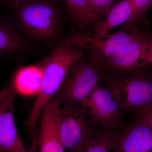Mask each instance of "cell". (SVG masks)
Here are the masks:
<instances>
[{
    "label": "cell",
    "instance_id": "cell-17",
    "mask_svg": "<svg viewBox=\"0 0 152 152\" xmlns=\"http://www.w3.org/2000/svg\"><path fill=\"white\" fill-rule=\"evenodd\" d=\"M134 11L131 20L126 23L119 31L129 32L137 28V26L145 15L152 4V0H131Z\"/></svg>",
    "mask_w": 152,
    "mask_h": 152
},
{
    "label": "cell",
    "instance_id": "cell-4",
    "mask_svg": "<svg viewBox=\"0 0 152 152\" xmlns=\"http://www.w3.org/2000/svg\"><path fill=\"white\" fill-rule=\"evenodd\" d=\"M102 80L124 113L137 112L152 104V76L110 74Z\"/></svg>",
    "mask_w": 152,
    "mask_h": 152
},
{
    "label": "cell",
    "instance_id": "cell-11",
    "mask_svg": "<svg viewBox=\"0 0 152 152\" xmlns=\"http://www.w3.org/2000/svg\"><path fill=\"white\" fill-rule=\"evenodd\" d=\"M33 44L22 34L12 18L0 16V57L30 54L33 50Z\"/></svg>",
    "mask_w": 152,
    "mask_h": 152
},
{
    "label": "cell",
    "instance_id": "cell-19",
    "mask_svg": "<svg viewBox=\"0 0 152 152\" xmlns=\"http://www.w3.org/2000/svg\"><path fill=\"white\" fill-rule=\"evenodd\" d=\"M137 113L135 118L146 125L152 130V104Z\"/></svg>",
    "mask_w": 152,
    "mask_h": 152
},
{
    "label": "cell",
    "instance_id": "cell-3",
    "mask_svg": "<svg viewBox=\"0 0 152 152\" xmlns=\"http://www.w3.org/2000/svg\"><path fill=\"white\" fill-rule=\"evenodd\" d=\"M107 72L103 62L93 61L85 55L72 65L54 99L58 106L80 105Z\"/></svg>",
    "mask_w": 152,
    "mask_h": 152
},
{
    "label": "cell",
    "instance_id": "cell-12",
    "mask_svg": "<svg viewBox=\"0 0 152 152\" xmlns=\"http://www.w3.org/2000/svg\"><path fill=\"white\" fill-rule=\"evenodd\" d=\"M58 105L54 99L43 111L38 139L39 152H65L58 132Z\"/></svg>",
    "mask_w": 152,
    "mask_h": 152
},
{
    "label": "cell",
    "instance_id": "cell-10",
    "mask_svg": "<svg viewBox=\"0 0 152 152\" xmlns=\"http://www.w3.org/2000/svg\"><path fill=\"white\" fill-rule=\"evenodd\" d=\"M150 39L148 36L144 34L130 45L104 61L103 62L106 71L110 74L118 75L140 73L142 69L140 60L145 44Z\"/></svg>",
    "mask_w": 152,
    "mask_h": 152
},
{
    "label": "cell",
    "instance_id": "cell-21",
    "mask_svg": "<svg viewBox=\"0 0 152 152\" xmlns=\"http://www.w3.org/2000/svg\"><path fill=\"white\" fill-rule=\"evenodd\" d=\"M34 0H0V4L13 10L26 3Z\"/></svg>",
    "mask_w": 152,
    "mask_h": 152
},
{
    "label": "cell",
    "instance_id": "cell-8",
    "mask_svg": "<svg viewBox=\"0 0 152 152\" xmlns=\"http://www.w3.org/2000/svg\"><path fill=\"white\" fill-rule=\"evenodd\" d=\"M17 93L10 83L0 91V152H29L19 136L14 117Z\"/></svg>",
    "mask_w": 152,
    "mask_h": 152
},
{
    "label": "cell",
    "instance_id": "cell-1",
    "mask_svg": "<svg viewBox=\"0 0 152 152\" xmlns=\"http://www.w3.org/2000/svg\"><path fill=\"white\" fill-rule=\"evenodd\" d=\"M12 12L19 30L31 42L52 50L62 43L68 19L60 0H34Z\"/></svg>",
    "mask_w": 152,
    "mask_h": 152
},
{
    "label": "cell",
    "instance_id": "cell-16",
    "mask_svg": "<svg viewBox=\"0 0 152 152\" xmlns=\"http://www.w3.org/2000/svg\"><path fill=\"white\" fill-rule=\"evenodd\" d=\"M122 126L113 128L101 126L81 152H111Z\"/></svg>",
    "mask_w": 152,
    "mask_h": 152
},
{
    "label": "cell",
    "instance_id": "cell-20",
    "mask_svg": "<svg viewBox=\"0 0 152 152\" xmlns=\"http://www.w3.org/2000/svg\"><path fill=\"white\" fill-rule=\"evenodd\" d=\"M152 64V40L149 39L144 45L142 54L140 60V66L143 68Z\"/></svg>",
    "mask_w": 152,
    "mask_h": 152
},
{
    "label": "cell",
    "instance_id": "cell-9",
    "mask_svg": "<svg viewBox=\"0 0 152 152\" xmlns=\"http://www.w3.org/2000/svg\"><path fill=\"white\" fill-rule=\"evenodd\" d=\"M152 151V130L137 119L123 125L111 152H150Z\"/></svg>",
    "mask_w": 152,
    "mask_h": 152
},
{
    "label": "cell",
    "instance_id": "cell-15",
    "mask_svg": "<svg viewBox=\"0 0 152 152\" xmlns=\"http://www.w3.org/2000/svg\"><path fill=\"white\" fill-rule=\"evenodd\" d=\"M134 11L131 0H121L111 8L107 15V19L97 23L92 27V32L104 35L116 27L129 22Z\"/></svg>",
    "mask_w": 152,
    "mask_h": 152
},
{
    "label": "cell",
    "instance_id": "cell-23",
    "mask_svg": "<svg viewBox=\"0 0 152 152\" xmlns=\"http://www.w3.org/2000/svg\"><path fill=\"white\" fill-rule=\"evenodd\" d=\"M150 152H152V151H150Z\"/></svg>",
    "mask_w": 152,
    "mask_h": 152
},
{
    "label": "cell",
    "instance_id": "cell-7",
    "mask_svg": "<svg viewBox=\"0 0 152 152\" xmlns=\"http://www.w3.org/2000/svg\"><path fill=\"white\" fill-rule=\"evenodd\" d=\"M90 121L95 126H121L124 113L113 93L98 84L81 104Z\"/></svg>",
    "mask_w": 152,
    "mask_h": 152
},
{
    "label": "cell",
    "instance_id": "cell-22",
    "mask_svg": "<svg viewBox=\"0 0 152 152\" xmlns=\"http://www.w3.org/2000/svg\"><path fill=\"white\" fill-rule=\"evenodd\" d=\"M37 149L35 147H31L30 148L29 152H37Z\"/></svg>",
    "mask_w": 152,
    "mask_h": 152
},
{
    "label": "cell",
    "instance_id": "cell-2",
    "mask_svg": "<svg viewBox=\"0 0 152 152\" xmlns=\"http://www.w3.org/2000/svg\"><path fill=\"white\" fill-rule=\"evenodd\" d=\"M84 55L81 50L64 39L59 47L38 63L42 70L43 80L40 91L25 122L30 134L33 135L37 131V123L44 109L59 91L71 66Z\"/></svg>",
    "mask_w": 152,
    "mask_h": 152
},
{
    "label": "cell",
    "instance_id": "cell-14",
    "mask_svg": "<svg viewBox=\"0 0 152 152\" xmlns=\"http://www.w3.org/2000/svg\"><path fill=\"white\" fill-rule=\"evenodd\" d=\"M43 80L42 70L37 65L19 69L11 82L18 94L37 96L42 88Z\"/></svg>",
    "mask_w": 152,
    "mask_h": 152
},
{
    "label": "cell",
    "instance_id": "cell-13",
    "mask_svg": "<svg viewBox=\"0 0 152 152\" xmlns=\"http://www.w3.org/2000/svg\"><path fill=\"white\" fill-rule=\"evenodd\" d=\"M68 20L78 31L92 28L102 21V16L93 8L88 0H60Z\"/></svg>",
    "mask_w": 152,
    "mask_h": 152
},
{
    "label": "cell",
    "instance_id": "cell-5",
    "mask_svg": "<svg viewBox=\"0 0 152 152\" xmlns=\"http://www.w3.org/2000/svg\"><path fill=\"white\" fill-rule=\"evenodd\" d=\"M143 34L137 28L129 32L119 31L104 35L83 31L75 33L65 39L74 46L81 50L90 59L103 62Z\"/></svg>",
    "mask_w": 152,
    "mask_h": 152
},
{
    "label": "cell",
    "instance_id": "cell-18",
    "mask_svg": "<svg viewBox=\"0 0 152 152\" xmlns=\"http://www.w3.org/2000/svg\"><path fill=\"white\" fill-rule=\"evenodd\" d=\"M93 9L102 16L107 15L115 0H88Z\"/></svg>",
    "mask_w": 152,
    "mask_h": 152
},
{
    "label": "cell",
    "instance_id": "cell-6",
    "mask_svg": "<svg viewBox=\"0 0 152 152\" xmlns=\"http://www.w3.org/2000/svg\"><path fill=\"white\" fill-rule=\"evenodd\" d=\"M80 105L58 106V132L70 152H81L99 131Z\"/></svg>",
    "mask_w": 152,
    "mask_h": 152
}]
</instances>
